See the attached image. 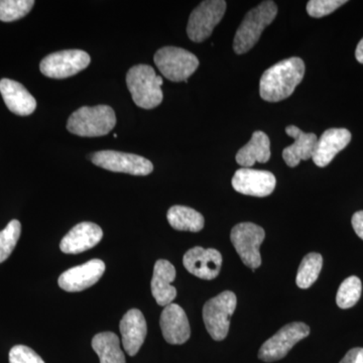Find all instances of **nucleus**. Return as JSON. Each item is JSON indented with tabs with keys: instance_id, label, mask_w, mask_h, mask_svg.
I'll return each mask as SVG.
<instances>
[{
	"instance_id": "nucleus-20",
	"label": "nucleus",
	"mask_w": 363,
	"mask_h": 363,
	"mask_svg": "<svg viewBox=\"0 0 363 363\" xmlns=\"http://www.w3.org/2000/svg\"><path fill=\"white\" fill-rule=\"evenodd\" d=\"M0 93L7 108L16 116H28L37 108V101L25 86L11 79L0 81Z\"/></svg>"
},
{
	"instance_id": "nucleus-7",
	"label": "nucleus",
	"mask_w": 363,
	"mask_h": 363,
	"mask_svg": "<svg viewBox=\"0 0 363 363\" xmlns=\"http://www.w3.org/2000/svg\"><path fill=\"white\" fill-rule=\"evenodd\" d=\"M264 228L252 222H243L233 227L230 240L236 252L245 266L253 271L262 264L259 247L264 240Z\"/></svg>"
},
{
	"instance_id": "nucleus-24",
	"label": "nucleus",
	"mask_w": 363,
	"mask_h": 363,
	"mask_svg": "<svg viewBox=\"0 0 363 363\" xmlns=\"http://www.w3.org/2000/svg\"><path fill=\"white\" fill-rule=\"evenodd\" d=\"M167 218L176 230L199 233L204 227V217L199 212L186 206L176 205L169 208Z\"/></svg>"
},
{
	"instance_id": "nucleus-10",
	"label": "nucleus",
	"mask_w": 363,
	"mask_h": 363,
	"mask_svg": "<svg viewBox=\"0 0 363 363\" xmlns=\"http://www.w3.org/2000/svg\"><path fill=\"white\" fill-rule=\"evenodd\" d=\"M91 161L100 168L133 176H147L154 171V164L145 157L116 150L95 152Z\"/></svg>"
},
{
	"instance_id": "nucleus-1",
	"label": "nucleus",
	"mask_w": 363,
	"mask_h": 363,
	"mask_svg": "<svg viewBox=\"0 0 363 363\" xmlns=\"http://www.w3.org/2000/svg\"><path fill=\"white\" fill-rule=\"evenodd\" d=\"M305 75V63L293 57L267 69L259 82V94L267 102H279L290 97Z\"/></svg>"
},
{
	"instance_id": "nucleus-9",
	"label": "nucleus",
	"mask_w": 363,
	"mask_h": 363,
	"mask_svg": "<svg viewBox=\"0 0 363 363\" xmlns=\"http://www.w3.org/2000/svg\"><path fill=\"white\" fill-rule=\"evenodd\" d=\"M309 334V326L302 322L286 325L262 344L259 351V358L264 362H274L281 359L290 352L296 344L308 337Z\"/></svg>"
},
{
	"instance_id": "nucleus-8",
	"label": "nucleus",
	"mask_w": 363,
	"mask_h": 363,
	"mask_svg": "<svg viewBox=\"0 0 363 363\" xmlns=\"http://www.w3.org/2000/svg\"><path fill=\"white\" fill-rule=\"evenodd\" d=\"M226 7L224 0H207L201 2L189 18V39L194 43H202L207 40L213 32L215 26L223 18Z\"/></svg>"
},
{
	"instance_id": "nucleus-29",
	"label": "nucleus",
	"mask_w": 363,
	"mask_h": 363,
	"mask_svg": "<svg viewBox=\"0 0 363 363\" xmlns=\"http://www.w3.org/2000/svg\"><path fill=\"white\" fill-rule=\"evenodd\" d=\"M345 4H347L346 0H310L307 4V13L312 18H323Z\"/></svg>"
},
{
	"instance_id": "nucleus-13",
	"label": "nucleus",
	"mask_w": 363,
	"mask_h": 363,
	"mask_svg": "<svg viewBox=\"0 0 363 363\" xmlns=\"http://www.w3.org/2000/svg\"><path fill=\"white\" fill-rule=\"evenodd\" d=\"M105 272L101 259H91L82 266L74 267L60 276L58 284L66 292H81L97 283Z\"/></svg>"
},
{
	"instance_id": "nucleus-22",
	"label": "nucleus",
	"mask_w": 363,
	"mask_h": 363,
	"mask_svg": "<svg viewBox=\"0 0 363 363\" xmlns=\"http://www.w3.org/2000/svg\"><path fill=\"white\" fill-rule=\"evenodd\" d=\"M271 157V142L269 136L262 131H255L250 142L241 147L236 154V162L242 166V168H252L255 162H264L269 161Z\"/></svg>"
},
{
	"instance_id": "nucleus-3",
	"label": "nucleus",
	"mask_w": 363,
	"mask_h": 363,
	"mask_svg": "<svg viewBox=\"0 0 363 363\" xmlns=\"http://www.w3.org/2000/svg\"><path fill=\"white\" fill-rule=\"evenodd\" d=\"M278 14V6L271 0L262 2L248 11L238 28L233 40L236 54H245L259 42L260 35L267 26L271 25Z\"/></svg>"
},
{
	"instance_id": "nucleus-31",
	"label": "nucleus",
	"mask_w": 363,
	"mask_h": 363,
	"mask_svg": "<svg viewBox=\"0 0 363 363\" xmlns=\"http://www.w3.org/2000/svg\"><path fill=\"white\" fill-rule=\"evenodd\" d=\"M339 363H363V348H353L346 353Z\"/></svg>"
},
{
	"instance_id": "nucleus-2",
	"label": "nucleus",
	"mask_w": 363,
	"mask_h": 363,
	"mask_svg": "<svg viewBox=\"0 0 363 363\" xmlns=\"http://www.w3.org/2000/svg\"><path fill=\"white\" fill-rule=\"evenodd\" d=\"M116 124V112L111 106H84L73 112L69 117L67 130L73 135L95 138L108 135Z\"/></svg>"
},
{
	"instance_id": "nucleus-28",
	"label": "nucleus",
	"mask_w": 363,
	"mask_h": 363,
	"mask_svg": "<svg viewBox=\"0 0 363 363\" xmlns=\"http://www.w3.org/2000/svg\"><path fill=\"white\" fill-rule=\"evenodd\" d=\"M21 233V224L18 220H11L4 230L0 231V264L6 262L16 247Z\"/></svg>"
},
{
	"instance_id": "nucleus-25",
	"label": "nucleus",
	"mask_w": 363,
	"mask_h": 363,
	"mask_svg": "<svg viewBox=\"0 0 363 363\" xmlns=\"http://www.w3.org/2000/svg\"><path fill=\"white\" fill-rule=\"evenodd\" d=\"M323 266V257L319 253L306 255L298 267L296 283L301 289L310 288L317 281Z\"/></svg>"
},
{
	"instance_id": "nucleus-27",
	"label": "nucleus",
	"mask_w": 363,
	"mask_h": 363,
	"mask_svg": "<svg viewBox=\"0 0 363 363\" xmlns=\"http://www.w3.org/2000/svg\"><path fill=\"white\" fill-rule=\"evenodd\" d=\"M35 6L33 0H0V21H18L26 16Z\"/></svg>"
},
{
	"instance_id": "nucleus-12",
	"label": "nucleus",
	"mask_w": 363,
	"mask_h": 363,
	"mask_svg": "<svg viewBox=\"0 0 363 363\" xmlns=\"http://www.w3.org/2000/svg\"><path fill=\"white\" fill-rule=\"evenodd\" d=\"M276 177L271 172L241 168L233 178V187L240 194L253 197H267L276 188Z\"/></svg>"
},
{
	"instance_id": "nucleus-30",
	"label": "nucleus",
	"mask_w": 363,
	"mask_h": 363,
	"mask_svg": "<svg viewBox=\"0 0 363 363\" xmlns=\"http://www.w3.org/2000/svg\"><path fill=\"white\" fill-rule=\"evenodd\" d=\"M9 363H45V362L32 348L25 345H16L9 351Z\"/></svg>"
},
{
	"instance_id": "nucleus-33",
	"label": "nucleus",
	"mask_w": 363,
	"mask_h": 363,
	"mask_svg": "<svg viewBox=\"0 0 363 363\" xmlns=\"http://www.w3.org/2000/svg\"><path fill=\"white\" fill-rule=\"evenodd\" d=\"M355 58L360 64H363V39L358 43L357 50H355Z\"/></svg>"
},
{
	"instance_id": "nucleus-4",
	"label": "nucleus",
	"mask_w": 363,
	"mask_h": 363,
	"mask_svg": "<svg viewBox=\"0 0 363 363\" xmlns=\"http://www.w3.org/2000/svg\"><path fill=\"white\" fill-rule=\"evenodd\" d=\"M126 84L133 102L143 109H152L162 104V78L149 65H136L126 75Z\"/></svg>"
},
{
	"instance_id": "nucleus-21",
	"label": "nucleus",
	"mask_w": 363,
	"mask_h": 363,
	"mask_svg": "<svg viewBox=\"0 0 363 363\" xmlns=\"http://www.w3.org/2000/svg\"><path fill=\"white\" fill-rule=\"evenodd\" d=\"M286 133L295 140V143L283 150V159L291 168H295L301 161L312 159L318 138L315 133H306L295 125L286 128Z\"/></svg>"
},
{
	"instance_id": "nucleus-15",
	"label": "nucleus",
	"mask_w": 363,
	"mask_h": 363,
	"mask_svg": "<svg viewBox=\"0 0 363 363\" xmlns=\"http://www.w3.org/2000/svg\"><path fill=\"white\" fill-rule=\"evenodd\" d=\"M104 238L101 227L92 222H82L64 236L60 248L66 255H78L94 247Z\"/></svg>"
},
{
	"instance_id": "nucleus-32",
	"label": "nucleus",
	"mask_w": 363,
	"mask_h": 363,
	"mask_svg": "<svg viewBox=\"0 0 363 363\" xmlns=\"http://www.w3.org/2000/svg\"><path fill=\"white\" fill-rule=\"evenodd\" d=\"M351 223H352L355 233L363 240V211H358L353 214Z\"/></svg>"
},
{
	"instance_id": "nucleus-14",
	"label": "nucleus",
	"mask_w": 363,
	"mask_h": 363,
	"mask_svg": "<svg viewBox=\"0 0 363 363\" xmlns=\"http://www.w3.org/2000/svg\"><path fill=\"white\" fill-rule=\"evenodd\" d=\"M184 267L190 274L202 279H214L218 277L222 266V255L213 248L196 247L184 255Z\"/></svg>"
},
{
	"instance_id": "nucleus-19",
	"label": "nucleus",
	"mask_w": 363,
	"mask_h": 363,
	"mask_svg": "<svg viewBox=\"0 0 363 363\" xmlns=\"http://www.w3.org/2000/svg\"><path fill=\"white\" fill-rule=\"evenodd\" d=\"M176 279V269L166 259L157 260L152 279V294L157 304L162 307L172 304L177 297L175 286L172 283Z\"/></svg>"
},
{
	"instance_id": "nucleus-16",
	"label": "nucleus",
	"mask_w": 363,
	"mask_h": 363,
	"mask_svg": "<svg viewBox=\"0 0 363 363\" xmlns=\"http://www.w3.org/2000/svg\"><path fill=\"white\" fill-rule=\"evenodd\" d=\"M164 340L173 345L187 342L191 329L187 315L178 304H169L164 307L160 320Z\"/></svg>"
},
{
	"instance_id": "nucleus-18",
	"label": "nucleus",
	"mask_w": 363,
	"mask_h": 363,
	"mask_svg": "<svg viewBox=\"0 0 363 363\" xmlns=\"http://www.w3.org/2000/svg\"><path fill=\"white\" fill-rule=\"evenodd\" d=\"M124 350L130 357L138 354L147 336V321L138 309L126 312L119 324Z\"/></svg>"
},
{
	"instance_id": "nucleus-23",
	"label": "nucleus",
	"mask_w": 363,
	"mask_h": 363,
	"mask_svg": "<svg viewBox=\"0 0 363 363\" xmlns=\"http://www.w3.org/2000/svg\"><path fill=\"white\" fill-rule=\"evenodd\" d=\"M92 348L99 357L100 363H125L118 336L112 332H102L92 339Z\"/></svg>"
},
{
	"instance_id": "nucleus-26",
	"label": "nucleus",
	"mask_w": 363,
	"mask_h": 363,
	"mask_svg": "<svg viewBox=\"0 0 363 363\" xmlns=\"http://www.w3.org/2000/svg\"><path fill=\"white\" fill-rule=\"evenodd\" d=\"M362 281L357 277H350L344 279L343 283L339 286L336 303L341 309H350L353 307L362 296Z\"/></svg>"
},
{
	"instance_id": "nucleus-6",
	"label": "nucleus",
	"mask_w": 363,
	"mask_h": 363,
	"mask_svg": "<svg viewBox=\"0 0 363 363\" xmlns=\"http://www.w3.org/2000/svg\"><path fill=\"white\" fill-rule=\"evenodd\" d=\"M235 294L230 291L210 298L203 307V319L208 333L216 341L226 338L230 326V318L235 311Z\"/></svg>"
},
{
	"instance_id": "nucleus-11",
	"label": "nucleus",
	"mask_w": 363,
	"mask_h": 363,
	"mask_svg": "<svg viewBox=\"0 0 363 363\" xmlns=\"http://www.w3.org/2000/svg\"><path fill=\"white\" fill-rule=\"evenodd\" d=\"M90 56L80 50L52 52L40 62V72L47 77L65 79L84 70L90 64Z\"/></svg>"
},
{
	"instance_id": "nucleus-5",
	"label": "nucleus",
	"mask_w": 363,
	"mask_h": 363,
	"mask_svg": "<svg viewBox=\"0 0 363 363\" xmlns=\"http://www.w3.org/2000/svg\"><path fill=\"white\" fill-rule=\"evenodd\" d=\"M154 60L162 76L173 82H187L199 67L197 57L182 48H162L155 55Z\"/></svg>"
},
{
	"instance_id": "nucleus-17",
	"label": "nucleus",
	"mask_w": 363,
	"mask_h": 363,
	"mask_svg": "<svg viewBox=\"0 0 363 363\" xmlns=\"http://www.w3.org/2000/svg\"><path fill=\"white\" fill-rule=\"evenodd\" d=\"M350 131L346 128H329L318 140L312 160L320 168L328 166L341 150L350 145Z\"/></svg>"
}]
</instances>
